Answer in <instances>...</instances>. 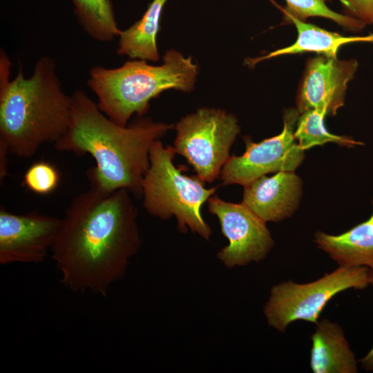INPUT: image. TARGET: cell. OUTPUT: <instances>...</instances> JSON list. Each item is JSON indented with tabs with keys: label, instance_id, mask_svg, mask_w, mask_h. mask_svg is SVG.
Segmentation results:
<instances>
[{
	"label": "cell",
	"instance_id": "obj_21",
	"mask_svg": "<svg viewBox=\"0 0 373 373\" xmlns=\"http://www.w3.org/2000/svg\"><path fill=\"white\" fill-rule=\"evenodd\" d=\"M351 16L373 25V0H339Z\"/></svg>",
	"mask_w": 373,
	"mask_h": 373
},
{
	"label": "cell",
	"instance_id": "obj_13",
	"mask_svg": "<svg viewBox=\"0 0 373 373\" xmlns=\"http://www.w3.org/2000/svg\"><path fill=\"white\" fill-rule=\"evenodd\" d=\"M312 336L310 366L314 373L357 372L354 354L342 328L327 319L316 323Z\"/></svg>",
	"mask_w": 373,
	"mask_h": 373
},
{
	"label": "cell",
	"instance_id": "obj_1",
	"mask_svg": "<svg viewBox=\"0 0 373 373\" xmlns=\"http://www.w3.org/2000/svg\"><path fill=\"white\" fill-rule=\"evenodd\" d=\"M131 195L90 187L73 200L50 251L65 287L106 296L124 276L141 245Z\"/></svg>",
	"mask_w": 373,
	"mask_h": 373
},
{
	"label": "cell",
	"instance_id": "obj_23",
	"mask_svg": "<svg viewBox=\"0 0 373 373\" xmlns=\"http://www.w3.org/2000/svg\"><path fill=\"white\" fill-rule=\"evenodd\" d=\"M373 286V269H372V280L371 283ZM362 363V367L367 370H373V347L369 353L362 359L360 360Z\"/></svg>",
	"mask_w": 373,
	"mask_h": 373
},
{
	"label": "cell",
	"instance_id": "obj_18",
	"mask_svg": "<svg viewBox=\"0 0 373 373\" xmlns=\"http://www.w3.org/2000/svg\"><path fill=\"white\" fill-rule=\"evenodd\" d=\"M326 115L327 113L325 111L319 109H310L300 113L294 136L303 150L327 142H334L347 147L363 144L350 137L340 136L329 133L324 124V118Z\"/></svg>",
	"mask_w": 373,
	"mask_h": 373
},
{
	"label": "cell",
	"instance_id": "obj_15",
	"mask_svg": "<svg viewBox=\"0 0 373 373\" xmlns=\"http://www.w3.org/2000/svg\"><path fill=\"white\" fill-rule=\"evenodd\" d=\"M284 15L296 28L298 35L295 42L265 56L251 59L249 64L254 66L261 61L280 55L309 52L329 57H337L338 49L343 45L354 42H373V34L364 37H345L298 20L291 15Z\"/></svg>",
	"mask_w": 373,
	"mask_h": 373
},
{
	"label": "cell",
	"instance_id": "obj_10",
	"mask_svg": "<svg viewBox=\"0 0 373 373\" xmlns=\"http://www.w3.org/2000/svg\"><path fill=\"white\" fill-rule=\"evenodd\" d=\"M61 218L36 211L14 213L0 207V263L43 262L51 251Z\"/></svg>",
	"mask_w": 373,
	"mask_h": 373
},
{
	"label": "cell",
	"instance_id": "obj_16",
	"mask_svg": "<svg viewBox=\"0 0 373 373\" xmlns=\"http://www.w3.org/2000/svg\"><path fill=\"white\" fill-rule=\"evenodd\" d=\"M167 0H153L142 18L121 30L117 53L132 59L157 61L160 59L157 35L163 8Z\"/></svg>",
	"mask_w": 373,
	"mask_h": 373
},
{
	"label": "cell",
	"instance_id": "obj_9",
	"mask_svg": "<svg viewBox=\"0 0 373 373\" xmlns=\"http://www.w3.org/2000/svg\"><path fill=\"white\" fill-rule=\"evenodd\" d=\"M209 211L217 216L229 245L217 254L227 267L245 266L263 260L274 246L266 222L243 202L224 201L218 196L208 200Z\"/></svg>",
	"mask_w": 373,
	"mask_h": 373
},
{
	"label": "cell",
	"instance_id": "obj_20",
	"mask_svg": "<svg viewBox=\"0 0 373 373\" xmlns=\"http://www.w3.org/2000/svg\"><path fill=\"white\" fill-rule=\"evenodd\" d=\"M60 175L57 169L47 162L32 164L23 175V184L39 195L52 193L58 186Z\"/></svg>",
	"mask_w": 373,
	"mask_h": 373
},
{
	"label": "cell",
	"instance_id": "obj_2",
	"mask_svg": "<svg viewBox=\"0 0 373 373\" xmlns=\"http://www.w3.org/2000/svg\"><path fill=\"white\" fill-rule=\"evenodd\" d=\"M172 128L142 117L121 126L84 90H76L71 95L68 128L55 146L59 151L92 156L95 165L87 172L90 187L104 192L126 189L140 198L151 149Z\"/></svg>",
	"mask_w": 373,
	"mask_h": 373
},
{
	"label": "cell",
	"instance_id": "obj_7",
	"mask_svg": "<svg viewBox=\"0 0 373 373\" xmlns=\"http://www.w3.org/2000/svg\"><path fill=\"white\" fill-rule=\"evenodd\" d=\"M175 129V153L186 159L203 182L216 180L240 133L236 116L220 108H201L182 117Z\"/></svg>",
	"mask_w": 373,
	"mask_h": 373
},
{
	"label": "cell",
	"instance_id": "obj_12",
	"mask_svg": "<svg viewBox=\"0 0 373 373\" xmlns=\"http://www.w3.org/2000/svg\"><path fill=\"white\" fill-rule=\"evenodd\" d=\"M302 182L294 171L262 175L245 186L242 202L265 222H279L296 210Z\"/></svg>",
	"mask_w": 373,
	"mask_h": 373
},
{
	"label": "cell",
	"instance_id": "obj_5",
	"mask_svg": "<svg viewBox=\"0 0 373 373\" xmlns=\"http://www.w3.org/2000/svg\"><path fill=\"white\" fill-rule=\"evenodd\" d=\"M175 155L173 147L164 146L160 140L153 144L142 184L144 207L162 220L174 216L180 231L190 229L209 240L211 230L200 210L217 187L207 189L198 176L182 174L173 162Z\"/></svg>",
	"mask_w": 373,
	"mask_h": 373
},
{
	"label": "cell",
	"instance_id": "obj_17",
	"mask_svg": "<svg viewBox=\"0 0 373 373\" xmlns=\"http://www.w3.org/2000/svg\"><path fill=\"white\" fill-rule=\"evenodd\" d=\"M74 12L84 31L97 41L107 43L118 37L111 0H71Z\"/></svg>",
	"mask_w": 373,
	"mask_h": 373
},
{
	"label": "cell",
	"instance_id": "obj_14",
	"mask_svg": "<svg viewBox=\"0 0 373 373\" xmlns=\"http://www.w3.org/2000/svg\"><path fill=\"white\" fill-rule=\"evenodd\" d=\"M314 241L340 266L373 269V212L367 220L340 235L318 231Z\"/></svg>",
	"mask_w": 373,
	"mask_h": 373
},
{
	"label": "cell",
	"instance_id": "obj_19",
	"mask_svg": "<svg viewBox=\"0 0 373 373\" xmlns=\"http://www.w3.org/2000/svg\"><path fill=\"white\" fill-rule=\"evenodd\" d=\"M327 0H285L287 6L281 8L284 15H291L298 20L305 21L311 17L329 19L350 31H361L365 24L351 16L336 12L326 4Z\"/></svg>",
	"mask_w": 373,
	"mask_h": 373
},
{
	"label": "cell",
	"instance_id": "obj_4",
	"mask_svg": "<svg viewBox=\"0 0 373 373\" xmlns=\"http://www.w3.org/2000/svg\"><path fill=\"white\" fill-rule=\"evenodd\" d=\"M198 73V65L191 57L171 50L160 65L133 59L117 68L93 66L87 85L97 97L99 110L115 123L126 126L133 115L142 117L150 101L162 92L191 91Z\"/></svg>",
	"mask_w": 373,
	"mask_h": 373
},
{
	"label": "cell",
	"instance_id": "obj_6",
	"mask_svg": "<svg viewBox=\"0 0 373 373\" xmlns=\"http://www.w3.org/2000/svg\"><path fill=\"white\" fill-rule=\"evenodd\" d=\"M371 280L372 269L367 267L340 266L312 283L283 282L271 289L264 314L269 325L280 332L298 320L316 323L333 296L350 288L364 289Z\"/></svg>",
	"mask_w": 373,
	"mask_h": 373
},
{
	"label": "cell",
	"instance_id": "obj_3",
	"mask_svg": "<svg viewBox=\"0 0 373 373\" xmlns=\"http://www.w3.org/2000/svg\"><path fill=\"white\" fill-rule=\"evenodd\" d=\"M10 66L8 57L0 58V143L10 153L29 157L66 132L71 95L64 90L51 57L39 58L28 77L19 65L10 79Z\"/></svg>",
	"mask_w": 373,
	"mask_h": 373
},
{
	"label": "cell",
	"instance_id": "obj_22",
	"mask_svg": "<svg viewBox=\"0 0 373 373\" xmlns=\"http://www.w3.org/2000/svg\"><path fill=\"white\" fill-rule=\"evenodd\" d=\"M10 152L7 147L0 143V181L4 180L8 174V155Z\"/></svg>",
	"mask_w": 373,
	"mask_h": 373
},
{
	"label": "cell",
	"instance_id": "obj_8",
	"mask_svg": "<svg viewBox=\"0 0 373 373\" xmlns=\"http://www.w3.org/2000/svg\"><path fill=\"white\" fill-rule=\"evenodd\" d=\"M300 113L288 109L284 115L283 129L278 135L256 143L245 137V153L229 157L220 175L224 185L246 186L269 173L294 171L304 159V150L294 136Z\"/></svg>",
	"mask_w": 373,
	"mask_h": 373
},
{
	"label": "cell",
	"instance_id": "obj_11",
	"mask_svg": "<svg viewBox=\"0 0 373 373\" xmlns=\"http://www.w3.org/2000/svg\"><path fill=\"white\" fill-rule=\"evenodd\" d=\"M358 64L355 59L340 60L325 55L311 59L297 96L300 113L310 109L334 115L343 106L348 83L353 79Z\"/></svg>",
	"mask_w": 373,
	"mask_h": 373
}]
</instances>
